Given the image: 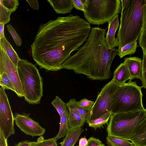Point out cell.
I'll list each match as a JSON object with an SVG mask.
<instances>
[{
  "instance_id": "cell-1",
  "label": "cell",
  "mask_w": 146,
  "mask_h": 146,
  "mask_svg": "<svg viewBox=\"0 0 146 146\" xmlns=\"http://www.w3.org/2000/svg\"><path fill=\"white\" fill-rule=\"evenodd\" d=\"M91 29L87 21L72 14L41 24L31 45L33 60L40 68L60 70L71 53L86 41Z\"/></svg>"
},
{
  "instance_id": "cell-2",
  "label": "cell",
  "mask_w": 146,
  "mask_h": 146,
  "mask_svg": "<svg viewBox=\"0 0 146 146\" xmlns=\"http://www.w3.org/2000/svg\"><path fill=\"white\" fill-rule=\"evenodd\" d=\"M106 33L105 29L92 28L85 44L64 61L62 68L84 75L92 80L109 79L111 64L118 50L109 48L105 40Z\"/></svg>"
},
{
  "instance_id": "cell-3",
  "label": "cell",
  "mask_w": 146,
  "mask_h": 146,
  "mask_svg": "<svg viewBox=\"0 0 146 146\" xmlns=\"http://www.w3.org/2000/svg\"><path fill=\"white\" fill-rule=\"evenodd\" d=\"M146 0H130L121 10L120 23L117 33L118 51L125 45L137 41L143 29Z\"/></svg>"
},
{
  "instance_id": "cell-4",
  "label": "cell",
  "mask_w": 146,
  "mask_h": 146,
  "mask_svg": "<svg viewBox=\"0 0 146 146\" xmlns=\"http://www.w3.org/2000/svg\"><path fill=\"white\" fill-rule=\"evenodd\" d=\"M146 121V109L112 114L107 127L108 136L129 141Z\"/></svg>"
},
{
  "instance_id": "cell-5",
  "label": "cell",
  "mask_w": 146,
  "mask_h": 146,
  "mask_svg": "<svg viewBox=\"0 0 146 146\" xmlns=\"http://www.w3.org/2000/svg\"><path fill=\"white\" fill-rule=\"evenodd\" d=\"M143 87L131 80L119 86L113 95L110 111L114 114L145 109L142 103Z\"/></svg>"
},
{
  "instance_id": "cell-6",
  "label": "cell",
  "mask_w": 146,
  "mask_h": 146,
  "mask_svg": "<svg viewBox=\"0 0 146 146\" xmlns=\"http://www.w3.org/2000/svg\"><path fill=\"white\" fill-rule=\"evenodd\" d=\"M17 68L25 100L30 104L40 103L43 95V82L38 70L27 60L22 59Z\"/></svg>"
},
{
  "instance_id": "cell-7",
  "label": "cell",
  "mask_w": 146,
  "mask_h": 146,
  "mask_svg": "<svg viewBox=\"0 0 146 146\" xmlns=\"http://www.w3.org/2000/svg\"><path fill=\"white\" fill-rule=\"evenodd\" d=\"M120 0H86L84 16L93 25L108 23L121 11Z\"/></svg>"
},
{
  "instance_id": "cell-8",
  "label": "cell",
  "mask_w": 146,
  "mask_h": 146,
  "mask_svg": "<svg viewBox=\"0 0 146 146\" xmlns=\"http://www.w3.org/2000/svg\"><path fill=\"white\" fill-rule=\"evenodd\" d=\"M119 86L112 79L103 87L91 108L89 121L95 119L106 113L110 111L113 95Z\"/></svg>"
},
{
  "instance_id": "cell-9",
  "label": "cell",
  "mask_w": 146,
  "mask_h": 146,
  "mask_svg": "<svg viewBox=\"0 0 146 146\" xmlns=\"http://www.w3.org/2000/svg\"><path fill=\"white\" fill-rule=\"evenodd\" d=\"M14 116L5 89L0 88V131L6 139L15 133Z\"/></svg>"
},
{
  "instance_id": "cell-10",
  "label": "cell",
  "mask_w": 146,
  "mask_h": 146,
  "mask_svg": "<svg viewBox=\"0 0 146 146\" xmlns=\"http://www.w3.org/2000/svg\"><path fill=\"white\" fill-rule=\"evenodd\" d=\"M5 72L11 80L15 89V93L19 97H24L17 68L0 47V73Z\"/></svg>"
},
{
  "instance_id": "cell-11",
  "label": "cell",
  "mask_w": 146,
  "mask_h": 146,
  "mask_svg": "<svg viewBox=\"0 0 146 146\" xmlns=\"http://www.w3.org/2000/svg\"><path fill=\"white\" fill-rule=\"evenodd\" d=\"M29 114H15L14 121L17 126L23 133L32 137L41 136L44 134L46 129L39 123L29 116Z\"/></svg>"
},
{
  "instance_id": "cell-12",
  "label": "cell",
  "mask_w": 146,
  "mask_h": 146,
  "mask_svg": "<svg viewBox=\"0 0 146 146\" xmlns=\"http://www.w3.org/2000/svg\"><path fill=\"white\" fill-rule=\"evenodd\" d=\"M108 23V29L106 33L105 40L109 48L112 49L119 45L118 38L115 36V33L120 26L118 15H116Z\"/></svg>"
},
{
  "instance_id": "cell-13",
  "label": "cell",
  "mask_w": 146,
  "mask_h": 146,
  "mask_svg": "<svg viewBox=\"0 0 146 146\" xmlns=\"http://www.w3.org/2000/svg\"><path fill=\"white\" fill-rule=\"evenodd\" d=\"M127 66L131 80L135 78L141 80L142 75V60L137 57H129L124 59Z\"/></svg>"
},
{
  "instance_id": "cell-14",
  "label": "cell",
  "mask_w": 146,
  "mask_h": 146,
  "mask_svg": "<svg viewBox=\"0 0 146 146\" xmlns=\"http://www.w3.org/2000/svg\"><path fill=\"white\" fill-rule=\"evenodd\" d=\"M112 79L119 86L125 84L129 80H132L127 66L125 62L121 63L117 67L113 72Z\"/></svg>"
},
{
  "instance_id": "cell-15",
  "label": "cell",
  "mask_w": 146,
  "mask_h": 146,
  "mask_svg": "<svg viewBox=\"0 0 146 146\" xmlns=\"http://www.w3.org/2000/svg\"><path fill=\"white\" fill-rule=\"evenodd\" d=\"M47 1L57 14L70 13L74 7L72 0H48Z\"/></svg>"
},
{
  "instance_id": "cell-16",
  "label": "cell",
  "mask_w": 146,
  "mask_h": 146,
  "mask_svg": "<svg viewBox=\"0 0 146 146\" xmlns=\"http://www.w3.org/2000/svg\"><path fill=\"white\" fill-rule=\"evenodd\" d=\"M0 47L4 50L11 60L17 68L18 62L21 59L5 36L0 39Z\"/></svg>"
},
{
  "instance_id": "cell-17",
  "label": "cell",
  "mask_w": 146,
  "mask_h": 146,
  "mask_svg": "<svg viewBox=\"0 0 146 146\" xmlns=\"http://www.w3.org/2000/svg\"><path fill=\"white\" fill-rule=\"evenodd\" d=\"M84 130L82 127L69 129L60 146H74Z\"/></svg>"
},
{
  "instance_id": "cell-18",
  "label": "cell",
  "mask_w": 146,
  "mask_h": 146,
  "mask_svg": "<svg viewBox=\"0 0 146 146\" xmlns=\"http://www.w3.org/2000/svg\"><path fill=\"white\" fill-rule=\"evenodd\" d=\"M67 108L68 110H72L83 117L88 123L90 116L91 109H85L80 106L78 102L75 99H71L66 103Z\"/></svg>"
},
{
  "instance_id": "cell-19",
  "label": "cell",
  "mask_w": 146,
  "mask_h": 146,
  "mask_svg": "<svg viewBox=\"0 0 146 146\" xmlns=\"http://www.w3.org/2000/svg\"><path fill=\"white\" fill-rule=\"evenodd\" d=\"M68 125L70 129L81 127L86 121L80 115L72 110H68Z\"/></svg>"
},
{
  "instance_id": "cell-20",
  "label": "cell",
  "mask_w": 146,
  "mask_h": 146,
  "mask_svg": "<svg viewBox=\"0 0 146 146\" xmlns=\"http://www.w3.org/2000/svg\"><path fill=\"white\" fill-rule=\"evenodd\" d=\"M129 141L135 146H146V121Z\"/></svg>"
},
{
  "instance_id": "cell-21",
  "label": "cell",
  "mask_w": 146,
  "mask_h": 146,
  "mask_svg": "<svg viewBox=\"0 0 146 146\" xmlns=\"http://www.w3.org/2000/svg\"><path fill=\"white\" fill-rule=\"evenodd\" d=\"M69 110L67 108L60 118V126L58 132L54 137L57 140L66 135L69 129L68 125Z\"/></svg>"
},
{
  "instance_id": "cell-22",
  "label": "cell",
  "mask_w": 146,
  "mask_h": 146,
  "mask_svg": "<svg viewBox=\"0 0 146 146\" xmlns=\"http://www.w3.org/2000/svg\"><path fill=\"white\" fill-rule=\"evenodd\" d=\"M112 114L111 112L108 111L98 118L89 121L87 123L89 127L96 130L98 128L102 127L105 124L107 123Z\"/></svg>"
},
{
  "instance_id": "cell-23",
  "label": "cell",
  "mask_w": 146,
  "mask_h": 146,
  "mask_svg": "<svg viewBox=\"0 0 146 146\" xmlns=\"http://www.w3.org/2000/svg\"><path fill=\"white\" fill-rule=\"evenodd\" d=\"M106 139L108 146H135L129 140L124 139L108 136Z\"/></svg>"
},
{
  "instance_id": "cell-24",
  "label": "cell",
  "mask_w": 146,
  "mask_h": 146,
  "mask_svg": "<svg viewBox=\"0 0 146 146\" xmlns=\"http://www.w3.org/2000/svg\"><path fill=\"white\" fill-rule=\"evenodd\" d=\"M137 43V41H134L123 47L118 51V55L120 58H122L125 56L134 54L139 46Z\"/></svg>"
},
{
  "instance_id": "cell-25",
  "label": "cell",
  "mask_w": 146,
  "mask_h": 146,
  "mask_svg": "<svg viewBox=\"0 0 146 146\" xmlns=\"http://www.w3.org/2000/svg\"><path fill=\"white\" fill-rule=\"evenodd\" d=\"M56 140L54 137L44 139L40 136L36 141H31L32 146H58Z\"/></svg>"
},
{
  "instance_id": "cell-26",
  "label": "cell",
  "mask_w": 146,
  "mask_h": 146,
  "mask_svg": "<svg viewBox=\"0 0 146 146\" xmlns=\"http://www.w3.org/2000/svg\"><path fill=\"white\" fill-rule=\"evenodd\" d=\"M0 85L5 90H10L14 92L15 90L11 80L5 72L0 73Z\"/></svg>"
},
{
  "instance_id": "cell-27",
  "label": "cell",
  "mask_w": 146,
  "mask_h": 146,
  "mask_svg": "<svg viewBox=\"0 0 146 146\" xmlns=\"http://www.w3.org/2000/svg\"><path fill=\"white\" fill-rule=\"evenodd\" d=\"M51 104L58 111L60 118L67 108L66 103L56 96Z\"/></svg>"
},
{
  "instance_id": "cell-28",
  "label": "cell",
  "mask_w": 146,
  "mask_h": 146,
  "mask_svg": "<svg viewBox=\"0 0 146 146\" xmlns=\"http://www.w3.org/2000/svg\"><path fill=\"white\" fill-rule=\"evenodd\" d=\"M12 13L7 9L3 4V0H0V23L5 24L10 21Z\"/></svg>"
},
{
  "instance_id": "cell-29",
  "label": "cell",
  "mask_w": 146,
  "mask_h": 146,
  "mask_svg": "<svg viewBox=\"0 0 146 146\" xmlns=\"http://www.w3.org/2000/svg\"><path fill=\"white\" fill-rule=\"evenodd\" d=\"M143 52L142 68L141 80L142 86L146 89V52L142 48Z\"/></svg>"
},
{
  "instance_id": "cell-30",
  "label": "cell",
  "mask_w": 146,
  "mask_h": 146,
  "mask_svg": "<svg viewBox=\"0 0 146 146\" xmlns=\"http://www.w3.org/2000/svg\"><path fill=\"white\" fill-rule=\"evenodd\" d=\"M5 7L12 13L17 8L19 2L18 0H3Z\"/></svg>"
},
{
  "instance_id": "cell-31",
  "label": "cell",
  "mask_w": 146,
  "mask_h": 146,
  "mask_svg": "<svg viewBox=\"0 0 146 146\" xmlns=\"http://www.w3.org/2000/svg\"><path fill=\"white\" fill-rule=\"evenodd\" d=\"M7 27L8 31L13 37L15 44L17 46H20L22 43V39L14 27L10 24L7 25Z\"/></svg>"
},
{
  "instance_id": "cell-32",
  "label": "cell",
  "mask_w": 146,
  "mask_h": 146,
  "mask_svg": "<svg viewBox=\"0 0 146 146\" xmlns=\"http://www.w3.org/2000/svg\"><path fill=\"white\" fill-rule=\"evenodd\" d=\"M94 103L93 101L88 100L86 98L83 99L78 102V105L86 110H90L93 107Z\"/></svg>"
},
{
  "instance_id": "cell-33",
  "label": "cell",
  "mask_w": 146,
  "mask_h": 146,
  "mask_svg": "<svg viewBox=\"0 0 146 146\" xmlns=\"http://www.w3.org/2000/svg\"><path fill=\"white\" fill-rule=\"evenodd\" d=\"M139 46L146 52V31L143 30L138 39Z\"/></svg>"
},
{
  "instance_id": "cell-34",
  "label": "cell",
  "mask_w": 146,
  "mask_h": 146,
  "mask_svg": "<svg viewBox=\"0 0 146 146\" xmlns=\"http://www.w3.org/2000/svg\"><path fill=\"white\" fill-rule=\"evenodd\" d=\"M72 0L74 7L76 9L84 12V4L86 0Z\"/></svg>"
},
{
  "instance_id": "cell-35",
  "label": "cell",
  "mask_w": 146,
  "mask_h": 146,
  "mask_svg": "<svg viewBox=\"0 0 146 146\" xmlns=\"http://www.w3.org/2000/svg\"><path fill=\"white\" fill-rule=\"evenodd\" d=\"M103 144L99 139L94 137H91L88 140L86 146H102Z\"/></svg>"
},
{
  "instance_id": "cell-36",
  "label": "cell",
  "mask_w": 146,
  "mask_h": 146,
  "mask_svg": "<svg viewBox=\"0 0 146 146\" xmlns=\"http://www.w3.org/2000/svg\"><path fill=\"white\" fill-rule=\"evenodd\" d=\"M30 7L34 10H38L39 9L37 0H26Z\"/></svg>"
},
{
  "instance_id": "cell-37",
  "label": "cell",
  "mask_w": 146,
  "mask_h": 146,
  "mask_svg": "<svg viewBox=\"0 0 146 146\" xmlns=\"http://www.w3.org/2000/svg\"><path fill=\"white\" fill-rule=\"evenodd\" d=\"M0 146H8L7 139L5 138L3 133L0 131Z\"/></svg>"
},
{
  "instance_id": "cell-38",
  "label": "cell",
  "mask_w": 146,
  "mask_h": 146,
  "mask_svg": "<svg viewBox=\"0 0 146 146\" xmlns=\"http://www.w3.org/2000/svg\"><path fill=\"white\" fill-rule=\"evenodd\" d=\"M88 143V140L85 137L81 138L79 142L78 146H86Z\"/></svg>"
},
{
  "instance_id": "cell-39",
  "label": "cell",
  "mask_w": 146,
  "mask_h": 146,
  "mask_svg": "<svg viewBox=\"0 0 146 146\" xmlns=\"http://www.w3.org/2000/svg\"><path fill=\"white\" fill-rule=\"evenodd\" d=\"M16 146H32L31 141L25 140L19 142Z\"/></svg>"
},
{
  "instance_id": "cell-40",
  "label": "cell",
  "mask_w": 146,
  "mask_h": 146,
  "mask_svg": "<svg viewBox=\"0 0 146 146\" xmlns=\"http://www.w3.org/2000/svg\"><path fill=\"white\" fill-rule=\"evenodd\" d=\"M4 24L0 23V39L5 36L4 32Z\"/></svg>"
},
{
  "instance_id": "cell-41",
  "label": "cell",
  "mask_w": 146,
  "mask_h": 146,
  "mask_svg": "<svg viewBox=\"0 0 146 146\" xmlns=\"http://www.w3.org/2000/svg\"><path fill=\"white\" fill-rule=\"evenodd\" d=\"M130 0H121V10H123L127 5Z\"/></svg>"
},
{
  "instance_id": "cell-42",
  "label": "cell",
  "mask_w": 146,
  "mask_h": 146,
  "mask_svg": "<svg viewBox=\"0 0 146 146\" xmlns=\"http://www.w3.org/2000/svg\"><path fill=\"white\" fill-rule=\"evenodd\" d=\"M143 30L146 31V9L144 14Z\"/></svg>"
},
{
  "instance_id": "cell-43",
  "label": "cell",
  "mask_w": 146,
  "mask_h": 146,
  "mask_svg": "<svg viewBox=\"0 0 146 146\" xmlns=\"http://www.w3.org/2000/svg\"><path fill=\"white\" fill-rule=\"evenodd\" d=\"M102 146H105L104 144H103Z\"/></svg>"
}]
</instances>
